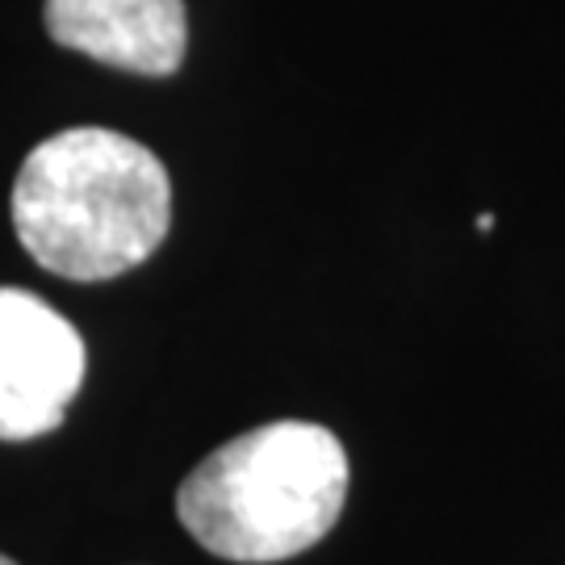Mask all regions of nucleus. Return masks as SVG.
<instances>
[{
	"instance_id": "423d86ee",
	"label": "nucleus",
	"mask_w": 565,
	"mask_h": 565,
	"mask_svg": "<svg viewBox=\"0 0 565 565\" xmlns=\"http://www.w3.org/2000/svg\"><path fill=\"white\" fill-rule=\"evenodd\" d=\"M0 565H18V562H9V557H4V553H0Z\"/></svg>"
},
{
	"instance_id": "7ed1b4c3",
	"label": "nucleus",
	"mask_w": 565,
	"mask_h": 565,
	"mask_svg": "<svg viewBox=\"0 0 565 565\" xmlns=\"http://www.w3.org/2000/svg\"><path fill=\"white\" fill-rule=\"evenodd\" d=\"M84 369L81 331L39 294L0 285V440L55 431L81 394Z\"/></svg>"
},
{
	"instance_id": "f03ea898",
	"label": "nucleus",
	"mask_w": 565,
	"mask_h": 565,
	"mask_svg": "<svg viewBox=\"0 0 565 565\" xmlns=\"http://www.w3.org/2000/svg\"><path fill=\"white\" fill-rule=\"evenodd\" d=\"M348 499V452L319 424L281 419L214 448L177 490L184 532L214 557L285 562L319 545Z\"/></svg>"
},
{
	"instance_id": "20e7f679",
	"label": "nucleus",
	"mask_w": 565,
	"mask_h": 565,
	"mask_svg": "<svg viewBox=\"0 0 565 565\" xmlns=\"http://www.w3.org/2000/svg\"><path fill=\"white\" fill-rule=\"evenodd\" d=\"M46 34L135 76H172L189 46V18L184 0H46Z\"/></svg>"
},
{
	"instance_id": "39448f33",
	"label": "nucleus",
	"mask_w": 565,
	"mask_h": 565,
	"mask_svg": "<svg viewBox=\"0 0 565 565\" xmlns=\"http://www.w3.org/2000/svg\"><path fill=\"white\" fill-rule=\"evenodd\" d=\"M494 226V214H478V231H490Z\"/></svg>"
},
{
	"instance_id": "f257e3e1",
	"label": "nucleus",
	"mask_w": 565,
	"mask_h": 565,
	"mask_svg": "<svg viewBox=\"0 0 565 565\" xmlns=\"http://www.w3.org/2000/svg\"><path fill=\"white\" fill-rule=\"evenodd\" d=\"M172 226L168 168L105 126L39 142L13 181V231L30 260L63 281H114L139 268Z\"/></svg>"
}]
</instances>
